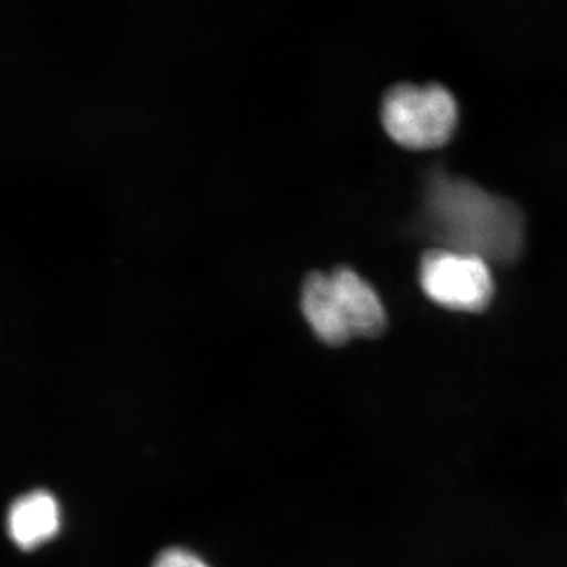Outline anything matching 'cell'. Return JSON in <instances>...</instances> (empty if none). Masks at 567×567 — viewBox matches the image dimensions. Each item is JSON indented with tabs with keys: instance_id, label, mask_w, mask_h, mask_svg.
I'll return each instance as SVG.
<instances>
[{
	"instance_id": "1",
	"label": "cell",
	"mask_w": 567,
	"mask_h": 567,
	"mask_svg": "<svg viewBox=\"0 0 567 567\" xmlns=\"http://www.w3.org/2000/svg\"><path fill=\"white\" fill-rule=\"evenodd\" d=\"M425 205L436 235L462 252L496 260L516 256L522 241V216L511 200L464 178L436 175Z\"/></svg>"
},
{
	"instance_id": "2",
	"label": "cell",
	"mask_w": 567,
	"mask_h": 567,
	"mask_svg": "<svg viewBox=\"0 0 567 567\" xmlns=\"http://www.w3.org/2000/svg\"><path fill=\"white\" fill-rule=\"evenodd\" d=\"M457 121L453 93L439 82H398L383 95L382 122L388 134L410 148L445 144Z\"/></svg>"
},
{
	"instance_id": "3",
	"label": "cell",
	"mask_w": 567,
	"mask_h": 567,
	"mask_svg": "<svg viewBox=\"0 0 567 567\" xmlns=\"http://www.w3.org/2000/svg\"><path fill=\"white\" fill-rule=\"evenodd\" d=\"M420 282L435 303L457 311H483L494 293V281L483 257L447 249L423 254Z\"/></svg>"
},
{
	"instance_id": "4",
	"label": "cell",
	"mask_w": 567,
	"mask_h": 567,
	"mask_svg": "<svg viewBox=\"0 0 567 567\" xmlns=\"http://www.w3.org/2000/svg\"><path fill=\"white\" fill-rule=\"evenodd\" d=\"M330 276L352 334L382 333L386 324V312L374 287L347 265H336Z\"/></svg>"
},
{
	"instance_id": "5",
	"label": "cell",
	"mask_w": 567,
	"mask_h": 567,
	"mask_svg": "<svg viewBox=\"0 0 567 567\" xmlns=\"http://www.w3.org/2000/svg\"><path fill=\"white\" fill-rule=\"evenodd\" d=\"M301 311L320 341L330 346L346 344L352 338L342 315L330 274L311 270L301 282Z\"/></svg>"
},
{
	"instance_id": "6",
	"label": "cell",
	"mask_w": 567,
	"mask_h": 567,
	"mask_svg": "<svg viewBox=\"0 0 567 567\" xmlns=\"http://www.w3.org/2000/svg\"><path fill=\"white\" fill-rule=\"evenodd\" d=\"M61 527L58 502L47 491H32L11 503L7 532L21 550H32L50 540Z\"/></svg>"
},
{
	"instance_id": "7",
	"label": "cell",
	"mask_w": 567,
	"mask_h": 567,
	"mask_svg": "<svg viewBox=\"0 0 567 567\" xmlns=\"http://www.w3.org/2000/svg\"><path fill=\"white\" fill-rule=\"evenodd\" d=\"M153 567H208L203 559L183 548H167L156 557Z\"/></svg>"
}]
</instances>
